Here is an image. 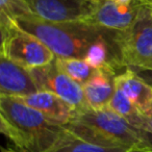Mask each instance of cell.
<instances>
[{"label": "cell", "mask_w": 152, "mask_h": 152, "mask_svg": "<svg viewBox=\"0 0 152 152\" xmlns=\"http://www.w3.org/2000/svg\"><path fill=\"white\" fill-rule=\"evenodd\" d=\"M0 130L20 152H48L67 133L63 125L10 96H0Z\"/></svg>", "instance_id": "6da1fadb"}, {"label": "cell", "mask_w": 152, "mask_h": 152, "mask_svg": "<svg viewBox=\"0 0 152 152\" xmlns=\"http://www.w3.org/2000/svg\"><path fill=\"white\" fill-rule=\"evenodd\" d=\"M15 23L44 43L57 58L86 59L94 44L114 31L85 21L49 22L34 15L18 18Z\"/></svg>", "instance_id": "7a4b0ae2"}, {"label": "cell", "mask_w": 152, "mask_h": 152, "mask_svg": "<svg viewBox=\"0 0 152 152\" xmlns=\"http://www.w3.org/2000/svg\"><path fill=\"white\" fill-rule=\"evenodd\" d=\"M71 134L88 143L107 148H143L142 132L110 107H86L74 112L63 125Z\"/></svg>", "instance_id": "3957f363"}, {"label": "cell", "mask_w": 152, "mask_h": 152, "mask_svg": "<svg viewBox=\"0 0 152 152\" xmlns=\"http://www.w3.org/2000/svg\"><path fill=\"white\" fill-rule=\"evenodd\" d=\"M1 48L0 55L27 70L44 67L52 63L55 55L44 43L22 30L13 19L0 13Z\"/></svg>", "instance_id": "277c9868"}, {"label": "cell", "mask_w": 152, "mask_h": 152, "mask_svg": "<svg viewBox=\"0 0 152 152\" xmlns=\"http://www.w3.org/2000/svg\"><path fill=\"white\" fill-rule=\"evenodd\" d=\"M117 41L125 68L152 72V9L144 7L131 27L118 31Z\"/></svg>", "instance_id": "5b68a950"}, {"label": "cell", "mask_w": 152, "mask_h": 152, "mask_svg": "<svg viewBox=\"0 0 152 152\" xmlns=\"http://www.w3.org/2000/svg\"><path fill=\"white\" fill-rule=\"evenodd\" d=\"M28 71L40 91L50 92L56 95L69 104L74 112L88 107L83 87L72 80L58 67L56 59L44 67Z\"/></svg>", "instance_id": "8992f818"}, {"label": "cell", "mask_w": 152, "mask_h": 152, "mask_svg": "<svg viewBox=\"0 0 152 152\" xmlns=\"http://www.w3.org/2000/svg\"><path fill=\"white\" fill-rule=\"evenodd\" d=\"M32 15L49 22H72L87 19L98 3L90 0H25Z\"/></svg>", "instance_id": "52a82bcc"}, {"label": "cell", "mask_w": 152, "mask_h": 152, "mask_svg": "<svg viewBox=\"0 0 152 152\" xmlns=\"http://www.w3.org/2000/svg\"><path fill=\"white\" fill-rule=\"evenodd\" d=\"M143 7L139 0L129 4L105 0L98 3L95 11L83 21L108 30L124 31L134 23Z\"/></svg>", "instance_id": "ba28073f"}, {"label": "cell", "mask_w": 152, "mask_h": 152, "mask_svg": "<svg viewBox=\"0 0 152 152\" xmlns=\"http://www.w3.org/2000/svg\"><path fill=\"white\" fill-rule=\"evenodd\" d=\"M38 91L27 69L0 55V96L20 98Z\"/></svg>", "instance_id": "9c48e42d"}, {"label": "cell", "mask_w": 152, "mask_h": 152, "mask_svg": "<svg viewBox=\"0 0 152 152\" xmlns=\"http://www.w3.org/2000/svg\"><path fill=\"white\" fill-rule=\"evenodd\" d=\"M115 86L120 89L145 117L152 115V85L137 75L132 69H126L115 77Z\"/></svg>", "instance_id": "30bf717a"}, {"label": "cell", "mask_w": 152, "mask_h": 152, "mask_svg": "<svg viewBox=\"0 0 152 152\" xmlns=\"http://www.w3.org/2000/svg\"><path fill=\"white\" fill-rule=\"evenodd\" d=\"M16 99L42 113L48 119L61 125H65L69 122L74 114V110L69 104L50 92L38 91L34 94Z\"/></svg>", "instance_id": "8fae6325"}, {"label": "cell", "mask_w": 152, "mask_h": 152, "mask_svg": "<svg viewBox=\"0 0 152 152\" xmlns=\"http://www.w3.org/2000/svg\"><path fill=\"white\" fill-rule=\"evenodd\" d=\"M117 75L110 72L97 70L90 80L83 87V96L88 107L102 110L108 107L116 91L115 77Z\"/></svg>", "instance_id": "7c38bea8"}, {"label": "cell", "mask_w": 152, "mask_h": 152, "mask_svg": "<svg viewBox=\"0 0 152 152\" xmlns=\"http://www.w3.org/2000/svg\"><path fill=\"white\" fill-rule=\"evenodd\" d=\"M108 107L141 132L145 129L147 125V117L144 116L137 110V106L127 98V96L118 88H116Z\"/></svg>", "instance_id": "4fadbf2b"}, {"label": "cell", "mask_w": 152, "mask_h": 152, "mask_svg": "<svg viewBox=\"0 0 152 152\" xmlns=\"http://www.w3.org/2000/svg\"><path fill=\"white\" fill-rule=\"evenodd\" d=\"M129 150L128 148H107L94 145L74 137L67 130L65 137L48 152H127Z\"/></svg>", "instance_id": "5bb4252c"}, {"label": "cell", "mask_w": 152, "mask_h": 152, "mask_svg": "<svg viewBox=\"0 0 152 152\" xmlns=\"http://www.w3.org/2000/svg\"><path fill=\"white\" fill-rule=\"evenodd\" d=\"M55 59L58 67L72 80L80 85L81 87H83L97 71L85 59L57 58V57H55Z\"/></svg>", "instance_id": "9a60e30c"}, {"label": "cell", "mask_w": 152, "mask_h": 152, "mask_svg": "<svg viewBox=\"0 0 152 152\" xmlns=\"http://www.w3.org/2000/svg\"><path fill=\"white\" fill-rule=\"evenodd\" d=\"M0 13L15 21L25 16H31L32 12L25 0H0Z\"/></svg>", "instance_id": "2e32d148"}, {"label": "cell", "mask_w": 152, "mask_h": 152, "mask_svg": "<svg viewBox=\"0 0 152 152\" xmlns=\"http://www.w3.org/2000/svg\"><path fill=\"white\" fill-rule=\"evenodd\" d=\"M142 137L144 142V149L152 151V115L147 117V125L142 131Z\"/></svg>", "instance_id": "e0dca14e"}, {"label": "cell", "mask_w": 152, "mask_h": 152, "mask_svg": "<svg viewBox=\"0 0 152 152\" xmlns=\"http://www.w3.org/2000/svg\"><path fill=\"white\" fill-rule=\"evenodd\" d=\"M140 2L144 5V7H147L152 9V0H139Z\"/></svg>", "instance_id": "ac0fdd59"}, {"label": "cell", "mask_w": 152, "mask_h": 152, "mask_svg": "<svg viewBox=\"0 0 152 152\" xmlns=\"http://www.w3.org/2000/svg\"><path fill=\"white\" fill-rule=\"evenodd\" d=\"M127 152H151L147 149H143V148H133V149H130Z\"/></svg>", "instance_id": "d6986e66"}, {"label": "cell", "mask_w": 152, "mask_h": 152, "mask_svg": "<svg viewBox=\"0 0 152 152\" xmlns=\"http://www.w3.org/2000/svg\"><path fill=\"white\" fill-rule=\"evenodd\" d=\"M110 1H115V2L119 3H124V4H129L133 1V0H110Z\"/></svg>", "instance_id": "ffe728a7"}, {"label": "cell", "mask_w": 152, "mask_h": 152, "mask_svg": "<svg viewBox=\"0 0 152 152\" xmlns=\"http://www.w3.org/2000/svg\"><path fill=\"white\" fill-rule=\"evenodd\" d=\"M2 152H17V151H14L13 149H10V148H3Z\"/></svg>", "instance_id": "44dd1931"}, {"label": "cell", "mask_w": 152, "mask_h": 152, "mask_svg": "<svg viewBox=\"0 0 152 152\" xmlns=\"http://www.w3.org/2000/svg\"><path fill=\"white\" fill-rule=\"evenodd\" d=\"M90 1L95 2V3H101V2H103V1H105V0H90Z\"/></svg>", "instance_id": "7402d4cb"}, {"label": "cell", "mask_w": 152, "mask_h": 152, "mask_svg": "<svg viewBox=\"0 0 152 152\" xmlns=\"http://www.w3.org/2000/svg\"><path fill=\"white\" fill-rule=\"evenodd\" d=\"M150 83H151V85H152V78H151V80H150Z\"/></svg>", "instance_id": "603a6c76"}, {"label": "cell", "mask_w": 152, "mask_h": 152, "mask_svg": "<svg viewBox=\"0 0 152 152\" xmlns=\"http://www.w3.org/2000/svg\"><path fill=\"white\" fill-rule=\"evenodd\" d=\"M151 152H152V151H151Z\"/></svg>", "instance_id": "cb8c5ba5"}]
</instances>
